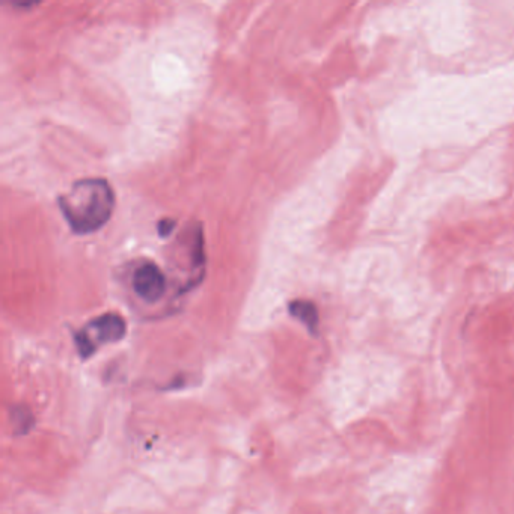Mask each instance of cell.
<instances>
[{
    "label": "cell",
    "mask_w": 514,
    "mask_h": 514,
    "mask_svg": "<svg viewBox=\"0 0 514 514\" xmlns=\"http://www.w3.org/2000/svg\"><path fill=\"white\" fill-rule=\"evenodd\" d=\"M58 202L71 231L83 236L108 224L115 209V193L105 178H86L74 183Z\"/></svg>",
    "instance_id": "1"
},
{
    "label": "cell",
    "mask_w": 514,
    "mask_h": 514,
    "mask_svg": "<svg viewBox=\"0 0 514 514\" xmlns=\"http://www.w3.org/2000/svg\"><path fill=\"white\" fill-rule=\"evenodd\" d=\"M126 332V320L118 314L108 313L92 320L83 331L77 332L74 340L82 358H89L98 344L118 343Z\"/></svg>",
    "instance_id": "2"
},
{
    "label": "cell",
    "mask_w": 514,
    "mask_h": 514,
    "mask_svg": "<svg viewBox=\"0 0 514 514\" xmlns=\"http://www.w3.org/2000/svg\"><path fill=\"white\" fill-rule=\"evenodd\" d=\"M133 290L145 302L154 303L162 299L166 291V278L159 266L144 263L135 270Z\"/></svg>",
    "instance_id": "3"
},
{
    "label": "cell",
    "mask_w": 514,
    "mask_h": 514,
    "mask_svg": "<svg viewBox=\"0 0 514 514\" xmlns=\"http://www.w3.org/2000/svg\"><path fill=\"white\" fill-rule=\"evenodd\" d=\"M288 311H290L291 316L296 317L313 334L317 331L319 313H317V306L313 302H310V300H293L288 305Z\"/></svg>",
    "instance_id": "4"
},
{
    "label": "cell",
    "mask_w": 514,
    "mask_h": 514,
    "mask_svg": "<svg viewBox=\"0 0 514 514\" xmlns=\"http://www.w3.org/2000/svg\"><path fill=\"white\" fill-rule=\"evenodd\" d=\"M11 423H13L14 430L17 433H26L31 429L34 424V417H32L31 410L28 407H14L11 412Z\"/></svg>",
    "instance_id": "5"
},
{
    "label": "cell",
    "mask_w": 514,
    "mask_h": 514,
    "mask_svg": "<svg viewBox=\"0 0 514 514\" xmlns=\"http://www.w3.org/2000/svg\"><path fill=\"white\" fill-rule=\"evenodd\" d=\"M175 225H177V222L174 219H162L157 224V231H159L160 237H163V239L168 237L174 231Z\"/></svg>",
    "instance_id": "6"
}]
</instances>
